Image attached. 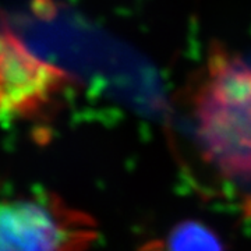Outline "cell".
<instances>
[{
	"label": "cell",
	"instance_id": "cell-1",
	"mask_svg": "<svg viewBox=\"0 0 251 251\" xmlns=\"http://www.w3.org/2000/svg\"><path fill=\"white\" fill-rule=\"evenodd\" d=\"M190 103L206 166L221 179L251 186V56L212 48Z\"/></svg>",
	"mask_w": 251,
	"mask_h": 251
},
{
	"label": "cell",
	"instance_id": "cell-2",
	"mask_svg": "<svg viewBox=\"0 0 251 251\" xmlns=\"http://www.w3.org/2000/svg\"><path fill=\"white\" fill-rule=\"evenodd\" d=\"M95 219L46 190H0V251H87Z\"/></svg>",
	"mask_w": 251,
	"mask_h": 251
},
{
	"label": "cell",
	"instance_id": "cell-3",
	"mask_svg": "<svg viewBox=\"0 0 251 251\" xmlns=\"http://www.w3.org/2000/svg\"><path fill=\"white\" fill-rule=\"evenodd\" d=\"M69 85L62 69L39 59L13 34L0 32V116H34Z\"/></svg>",
	"mask_w": 251,
	"mask_h": 251
},
{
	"label": "cell",
	"instance_id": "cell-4",
	"mask_svg": "<svg viewBox=\"0 0 251 251\" xmlns=\"http://www.w3.org/2000/svg\"><path fill=\"white\" fill-rule=\"evenodd\" d=\"M162 251H226L221 236L204 222L187 219L175 225L162 242Z\"/></svg>",
	"mask_w": 251,
	"mask_h": 251
}]
</instances>
